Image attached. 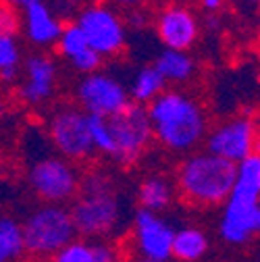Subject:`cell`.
Returning a JSON list of instances; mask_svg holds the SVG:
<instances>
[{
    "label": "cell",
    "mask_w": 260,
    "mask_h": 262,
    "mask_svg": "<svg viewBox=\"0 0 260 262\" xmlns=\"http://www.w3.org/2000/svg\"><path fill=\"white\" fill-rule=\"evenodd\" d=\"M77 100L88 115L100 117H113L132 102L125 85L117 77L100 73V69L85 73V77L79 81Z\"/></svg>",
    "instance_id": "obj_10"
},
{
    "label": "cell",
    "mask_w": 260,
    "mask_h": 262,
    "mask_svg": "<svg viewBox=\"0 0 260 262\" xmlns=\"http://www.w3.org/2000/svg\"><path fill=\"white\" fill-rule=\"evenodd\" d=\"M0 244H3L9 260L21 258L25 254V250H23V229L15 219H11L7 214H0Z\"/></svg>",
    "instance_id": "obj_21"
},
{
    "label": "cell",
    "mask_w": 260,
    "mask_h": 262,
    "mask_svg": "<svg viewBox=\"0 0 260 262\" xmlns=\"http://www.w3.org/2000/svg\"><path fill=\"white\" fill-rule=\"evenodd\" d=\"M83 36L88 40V46L94 48L102 56H115L123 50L125 46V25L121 21V17L104 7V5H92L85 7L77 13V21H75Z\"/></svg>",
    "instance_id": "obj_8"
},
{
    "label": "cell",
    "mask_w": 260,
    "mask_h": 262,
    "mask_svg": "<svg viewBox=\"0 0 260 262\" xmlns=\"http://www.w3.org/2000/svg\"><path fill=\"white\" fill-rule=\"evenodd\" d=\"M106 119H109V127L113 134V142H115L113 158L121 162V165H134V162H138L154 138L146 104L129 102L123 111Z\"/></svg>",
    "instance_id": "obj_5"
},
{
    "label": "cell",
    "mask_w": 260,
    "mask_h": 262,
    "mask_svg": "<svg viewBox=\"0 0 260 262\" xmlns=\"http://www.w3.org/2000/svg\"><path fill=\"white\" fill-rule=\"evenodd\" d=\"M5 113H7V104H5V100H3V98H0V121H3Z\"/></svg>",
    "instance_id": "obj_35"
},
{
    "label": "cell",
    "mask_w": 260,
    "mask_h": 262,
    "mask_svg": "<svg viewBox=\"0 0 260 262\" xmlns=\"http://www.w3.org/2000/svg\"><path fill=\"white\" fill-rule=\"evenodd\" d=\"M29 185L46 202L62 204L73 200L79 189V173L69 158L44 156L29 169Z\"/></svg>",
    "instance_id": "obj_6"
},
{
    "label": "cell",
    "mask_w": 260,
    "mask_h": 262,
    "mask_svg": "<svg viewBox=\"0 0 260 262\" xmlns=\"http://www.w3.org/2000/svg\"><path fill=\"white\" fill-rule=\"evenodd\" d=\"M154 67L165 77V81H187L196 71L191 56L185 50H175V48L162 50L154 62Z\"/></svg>",
    "instance_id": "obj_16"
},
{
    "label": "cell",
    "mask_w": 260,
    "mask_h": 262,
    "mask_svg": "<svg viewBox=\"0 0 260 262\" xmlns=\"http://www.w3.org/2000/svg\"><path fill=\"white\" fill-rule=\"evenodd\" d=\"M138 200L142 208L160 212L173 202V183L165 177H148L138 189Z\"/></svg>",
    "instance_id": "obj_18"
},
{
    "label": "cell",
    "mask_w": 260,
    "mask_h": 262,
    "mask_svg": "<svg viewBox=\"0 0 260 262\" xmlns=\"http://www.w3.org/2000/svg\"><path fill=\"white\" fill-rule=\"evenodd\" d=\"M11 5H15V7H25V5H29V3H36V0H9Z\"/></svg>",
    "instance_id": "obj_34"
},
{
    "label": "cell",
    "mask_w": 260,
    "mask_h": 262,
    "mask_svg": "<svg viewBox=\"0 0 260 262\" xmlns=\"http://www.w3.org/2000/svg\"><path fill=\"white\" fill-rule=\"evenodd\" d=\"M21 229L25 254L36 258H52L64 244L77 235L69 208L56 202H46L44 206L36 208Z\"/></svg>",
    "instance_id": "obj_4"
},
{
    "label": "cell",
    "mask_w": 260,
    "mask_h": 262,
    "mask_svg": "<svg viewBox=\"0 0 260 262\" xmlns=\"http://www.w3.org/2000/svg\"><path fill=\"white\" fill-rule=\"evenodd\" d=\"M223 219L219 225L221 237L231 246H244L260 229V156H250L235 162V181L223 202Z\"/></svg>",
    "instance_id": "obj_2"
},
{
    "label": "cell",
    "mask_w": 260,
    "mask_h": 262,
    "mask_svg": "<svg viewBox=\"0 0 260 262\" xmlns=\"http://www.w3.org/2000/svg\"><path fill=\"white\" fill-rule=\"evenodd\" d=\"M56 85V64L44 54H34L25 60V83L21 98L27 104H44Z\"/></svg>",
    "instance_id": "obj_14"
},
{
    "label": "cell",
    "mask_w": 260,
    "mask_h": 262,
    "mask_svg": "<svg viewBox=\"0 0 260 262\" xmlns=\"http://www.w3.org/2000/svg\"><path fill=\"white\" fill-rule=\"evenodd\" d=\"M52 9V13L60 19V17H71L77 13V0H52V5H48Z\"/></svg>",
    "instance_id": "obj_29"
},
{
    "label": "cell",
    "mask_w": 260,
    "mask_h": 262,
    "mask_svg": "<svg viewBox=\"0 0 260 262\" xmlns=\"http://www.w3.org/2000/svg\"><path fill=\"white\" fill-rule=\"evenodd\" d=\"M19 25H21V21H19L17 7L11 5L9 0H0V34L15 36Z\"/></svg>",
    "instance_id": "obj_27"
},
{
    "label": "cell",
    "mask_w": 260,
    "mask_h": 262,
    "mask_svg": "<svg viewBox=\"0 0 260 262\" xmlns=\"http://www.w3.org/2000/svg\"><path fill=\"white\" fill-rule=\"evenodd\" d=\"M154 138L171 152H189L208 131L202 106L183 92L162 90L146 106Z\"/></svg>",
    "instance_id": "obj_1"
},
{
    "label": "cell",
    "mask_w": 260,
    "mask_h": 262,
    "mask_svg": "<svg viewBox=\"0 0 260 262\" xmlns=\"http://www.w3.org/2000/svg\"><path fill=\"white\" fill-rule=\"evenodd\" d=\"M221 5H223V0H202V7L208 13H216L221 9Z\"/></svg>",
    "instance_id": "obj_31"
},
{
    "label": "cell",
    "mask_w": 260,
    "mask_h": 262,
    "mask_svg": "<svg viewBox=\"0 0 260 262\" xmlns=\"http://www.w3.org/2000/svg\"><path fill=\"white\" fill-rule=\"evenodd\" d=\"M129 23H132L134 27H144L146 25V15L144 13H132V17H129Z\"/></svg>",
    "instance_id": "obj_32"
},
{
    "label": "cell",
    "mask_w": 260,
    "mask_h": 262,
    "mask_svg": "<svg viewBox=\"0 0 260 262\" xmlns=\"http://www.w3.org/2000/svg\"><path fill=\"white\" fill-rule=\"evenodd\" d=\"M7 260H9V256H7L5 248H3V244H0V262H7Z\"/></svg>",
    "instance_id": "obj_36"
},
{
    "label": "cell",
    "mask_w": 260,
    "mask_h": 262,
    "mask_svg": "<svg viewBox=\"0 0 260 262\" xmlns=\"http://www.w3.org/2000/svg\"><path fill=\"white\" fill-rule=\"evenodd\" d=\"M75 231L83 237H104L117 227L121 219V204L117 191L106 193H79L73 208L69 210Z\"/></svg>",
    "instance_id": "obj_7"
},
{
    "label": "cell",
    "mask_w": 260,
    "mask_h": 262,
    "mask_svg": "<svg viewBox=\"0 0 260 262\" xmlns=\"http://www.w3.org/2000/svg\"><path fill=\"white\" fill-rule=\"evenodd\" d=\"M102 54H98V52H96L94 48H83L81 52H77L75 56H71L69 60H71V64H73V67L79 71V73H92V71H98L100 67H102Z\"/></svg>",
    "instance_id": "obj_25"
},
{
    "label": "cell",
    "mask_w": 260,
    "mask_h": 262,
    "mask_svg": "<svg viewBox=\"0 0 260 262\" xmlns=\"http://www.w3.org/2000/svg\"><path fill=\"white\" fill-rule=\"evenodd\" d=\"M113 5H117V7H125V9H134L136 5H140L142 0H111Z\"/></svg>",
    "instance_id": "obj_33"
},
{
    "label": "cell",
    "mask_w": 260,
    "mask_h": 262,
    "mask_svg": "<svg viewBox=\"0 0 260 262\" xmlns=\"http://www.w3.org/2000/svg\"><path fill=\"white\" fill-rule=\"evenodd\" d=\"M158 38L167 48L187 50L198 38V21L185 7H167L158 15Z\"/></svg>",
    "instance_id": "obj_13"
},
{
    "label": "cell",
    "mask_w": 260,
    "mask_h": 262,
    "mask_svg": "<svg viewBox=\"0 0 260 262\" xmlns=\"http://www.w3.org/2000/svg\"><path fill=\"white\" fill-rule=\"evenodd\" d=\"M23 27H25L27 38L34 44L50 46V44H56L62 23L44 0H36V3L25 5Z\"/></svg>",
    "instance_id": "obj_15"
},
{
    "label": "cell",
    "mask_w": 260,
    "mask_h": 262,
    "mask_svg": "<svg viewBox=\"0 0 260 262\" xmlns=\"http://www.w3.org/2000/svg\"><path fill=\"white\" fill-rule=\"evenodd\" d=\"M92 244V254H94V262H113L119 258V252L115 246H111L109 242L100 239V237H94Z\"/></svg>",
    "instance_id": "obj_28"
},
{
    "label": "cell",
    "mask_w": 260,
    "mask_h": 262,
    "mask_svg": "<svg viewBox=\"0 0 260 262\" xmlns=\"http://www.w3.org/2000/svg\"><path fill=\"white\" fill-rule=\"evenodd\" d=\"M167 81L158 73V69L154 67H144L142 71H138V75L134 77V83H132V90H129V96L134 98V102H140V104H148L150 100L165 90Z\"/></svg>",
    "instance_id": "obj_19"
},
{
    "label": "cell",
    "mask_w": 260,
    "mask_h": 262,
    "mask_svg": "<svg viewBox=\"0 0 260 262\" xmlns=\"http://www.w3.org/2000/svg\"><path fill=\"white\" fill-rule=\"evenodd\" d=\"M88 131H90L94 152H100V154L113 158L115 142H113V134L109 127V119L100 117V115H88Z\"/></svg>",
    "instance_id": "obj_20"
},
{
    "label": "cell",
    "mask_w": 260,
    "mask_h": 262,
    "mask_svg": "<svg viewBox=\"0 0 260 262\" xmlns=\"http://www.w3.org/2000/svg\"><path fill=\"white\" fill-rule=\"evenodd\" d=\"M208 250V239L202 229L196 227H183L173 233V244H171V258L179 260H198L206 254Z\"/></svg>",
    "instance_id": "obj_17"
},
{
    "label": "cell",
    "mask_w": 260,
    "mask_h": 262,
    "mask_svg": "<svg viewBox=\"0 0 260 262\" xmlns=\"http://www.w3.org/2000/svg\"><path fill=\"white\" fill-rule=\"evenodd\" d=\"M204 138H206L208 152H212L221 158H227L231 162H240L242 158L256 152L258 129H256L254 119L235 117V119H229V121L216 125L214 129H210V134Z\"/></svg>",
    "instance_id": "obj_11"
},
{
    "label": "cell",
    "mask_w": 260,
    "mask_h": 262,
    "mask_svg": "<svg viewBox=\"0 0 260 262\" xmlns=\"http://www.w3.org/2000/svg\"><path fill=\"white\" fill-rule=\"evenodd\" d=\"M175 229L160 219L158 212L140 208L134 221V248L136 254L150 262H165L171 258Z\"/></svg>",
    "instance_id": "obj_12"
},
{
    "label": "cell",
    "mask_w": 260,
    "mask_h": 262,
    "mask_svg": "<svg viewBox=\"0 0 260 262\" xmlns=\"http://www.w3.org/2000/svg\"><path fill=\"white\" fill-rule=\"evenodd\" d=\"M17 77H19V67H7V69L0 71V81L7 83V85L15 83V81H17Z\"/></svg>",
    "instance_id": "obj_30"
},
{
    "label": "cell",
    "mask_w": 260,
    "mask_h": 262,
    "mask_svg": "<svg viewBox=\"0 0 260 262\" xmlns=\"http://www.w3.org/2000/svg\"><path fill=\"white\" fill-rule=\"evenodd\" d=\"M19 58H21V50L15 36L0 34V71L7 67H19Z\"/></svg>",
    "instance_id": "obj_26"
},
{
    "label": "cell",
    "mask_w": 260,
    "mask_h": 262,
    "mask_svg": "<svg viewBox=\"0 0 260 262\" xmlns=\"http://www.w3.org/2000/svg\"><path fill=\"white\" fill-rule=\"evenodd\" d=\"M52 258H56L58 262H94V254H92V244L85 239H71L64 244Z\"/></svg>",
    "instance_id": "obj_23"
},
{
    "label": "cell",
    "mask_w": 260,
    "mask_h": 262,
    "mask_svg": "<svg viewBox=\"0 0 260 262\" xmlns=\"http://www.w3.org/2000/svg\"><path fill=\"white\" fill-rule=\"evenodd\" d=\"M50 140L60 156L69 160H85L94 154L88 131V113L75 106H62L50 119Z\"/></svg>",
    "instance_id": "obj_9"
},
{
    "label": "cell",
    "mask_w": 260,
    "mask_h": 262,
    "mask_svg": "<svg viewBox=\"0 0 260 262\" xmlns=\"http://www.w3.org/2000/svg\"><path fill=\"white\" fill-rule=\"evenodd\" d=\"M56 44H58V52L64 56V58H71L75 56L77 52H81L83 48H88V40L83 36V31L77 23H67L62 25L60 34L56 38Z\"/></svg>",
    "instance_id": "obj_22"
},
{
    "label": "cell",
    "mask_w": 260,
    "mask_h": 262,
    "mask_svg": "<svg viewBox=\"0 0 260 262\" xmlns=\"http://www.w3.org/2000/svg\"><path fill=\"white\" fill-rule=\"evenodd\" d=\"M106 191H115V181L102 171H90L88 175H83V179H79L77 193H106Z\"/></svg>",
    "instance_id": "obj_24"
},
{
    "label": "cell",
    "mask_w": 260,
    "mask_h": 262,
    "mask_svg": "<svg viewBox=\"0 0 260 262\" xmlns=\"http://www.w3.org/2000/svg\"><path fill=\"white\" fill-rule=\"evenodd\" d=\"M235 181V162L212 152L191 154L177 171V187L185 202L196 206H219L227 200Z\"/></svg>",
    "instance_id": "obj_3"
}]
</instances>
